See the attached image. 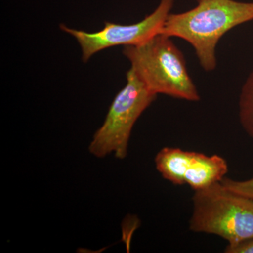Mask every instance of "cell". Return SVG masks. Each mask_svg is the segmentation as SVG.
I'll list each match as a JSON object with an SVG mask.
<instances>
[{"label":"cell","instance_id":"cell-6","mask_svg":"<svg viewBox=\"0 0 253 253\" xmlns=\"http://www.w3.org/2000/svg\"><path fill=\"white\" fill-rule=\"evenodd\" d=\"M156 169L166 180L175 185L187 184L195 191L224 179L229 170L224 158L214 154L164 147L155 158Z\"/></svg>","mask_w":253,"mask_h":253},{"label":"cell","instance_id":"cell-8","mask_svg":"<svg viewBox=\"0 0 253 253\" xmlns=\"http://www.w3.org/2000/svg\"><path fill=\"white\" fill-rule=\"evenodd\" d=\"M221 183L236 194L253 199V178L245 181H236L224 177Z\"/></svg>","mask_w":253,"mask_h":253},{"label":"cell","instance_id":"cell-4","mask_svg":"<svg viewBox=\"0 0 253 253\" xmlns=\"http://www.w3.org/2000/svg\"><path fill=\"white\" fill-rule=\"evenodd\" d=\"M126 85L115 96L104 124L96 131L89 144V152L96 157L113 154L118 159H125L133 126L157 97L132 68L126 73Z\"/></svg>","mask_w":253,"mask_h":253},{"label":"cell","instance_id":"cell-1","mask_svg":"<svg viewBox=\"0 0 253 253\" xmlns=\"http://www.w3.org/2000/svg\"><path fill=\"white\" fill-rule=\"evenodd\" d=\"M196 1L197 5L189 11L168 15L160 33L189 43L201 68L212 72L217 68L216 49L221 38L233 28L253 21V1Z\"/></svg>","mask_w":253,"mask_h":253},{"label":"cell","instance_id":"cell-2","mask_svg":"<svg viewBox=\"0 0 253 253\" xmlns=\"http://www.w3.org/2000/svg\"><path fill=\"white\" fill-rule=\"evenodd\" d=\"M123 53L154 94L192 102L201 99L184 54L170 37L159 33L138 45L125 46Z\"/></svg>","mask_w":253,"mask_h":253},{"label":"cell","instance_id":"cell-5","mask_svg":"<svg viewBox=\"0 0 253 253\" xmlns=\"http://www.w3.org/2000/svg\"><path fill=\"white\" fill-rule=\"evenodd\" d=\"M175 0H161L154 12L133 24L105 23L103 29L94 33L79 31L60 25L63 31L74 37L82 50V59L87 62L96 53L113 46L140 44L159 34Z\"/></svg>","mask_w":253,"mask_h":253},{"label":"cell","instance_id":"cell-7","mask_svg":"<svg viewBox=\"0 0 253 253\" xmlns=\"http://www.w3.org/2000/svg\"><path fill=\"white\" fill-rule=\"evenodd\" d=\"M239 116L241 126L253 139V71L243 84L239 101Z\"/></svg>","mask_w":253,"mask_h":253},{"label":"cell","instance_id":"cell-9","mask_svg":"<svg viewBox=\"0 0 253 253\" xmlns=\"http://www.w3.org/2000/svg\"><path fill=\"white\" fill-rule=\"evenodd\" d=\"M224 253H253V237L236 244H228Z\"/></svg>","mask_w":253,"mask_h":253},{"label":"cell","instance_id":"cell-3","mask_svg":"<svg viewBox=\"0 0 253 253\" xmlns=\"http://www.w3.org/2000/svg\"><path fill=\"white\" fill-rule=\"evenodd\" d=\"M189 229L214 234L233 245L253 237V199L221 181L195 191Z\"/></svg>","mask_w":253,"mask_h":253}]
</instances>
